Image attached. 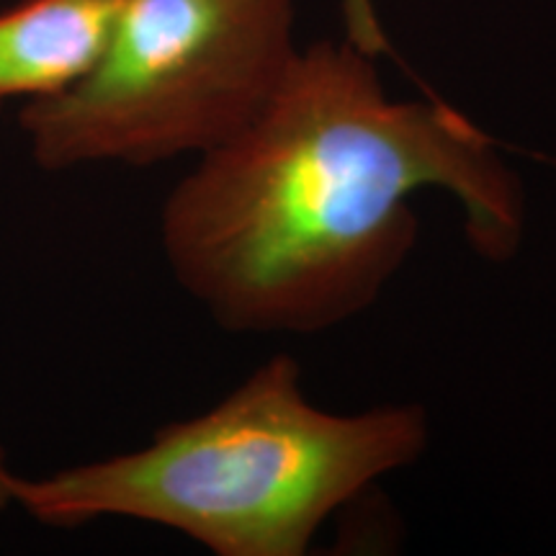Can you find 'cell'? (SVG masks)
I'll use <instances>...</instances> for the list:
<instances>
[{
	"label": "cell",
	"instance_id": "cell-1",
	"mask_svg": "<svg viewBox=\"0 0 556 556\" xmlns=\"http://www.w3.org/2000/svg\"><path fill=\"white\" fill-rule=\"evenodd\" d=\"M374 60L348 39L296 50L258 116L165 199V261L225 330L319 332L371 307L426 189L456 201L479 258L518 253L523 184L495 139L438 99H389Z\"/></svg>",
	"mask_w": 556,
	"mask_h": 556
},
{
	"label": "cell",
	"instance_id": "cell-2",
	"mask_svg": "<svg viewBox=\"0 0 556 556\" xmlns=\"http://www.w3.org/2000/svg\"><path fill=\"white\" fill-rule=\"evenodd\" d=\"M426 446L420 405L328 413L281 353L144 446L45 477L16 475L13 507L50 528L122 518L170 528L217 556H302L340 507Z\"/></svg>",
	"mask_w": 556,
	"mask_h": 556
},
{
	"label": "cell",
	"instance_id": "cell-3",
	"mask_svg": "<svg viewBox=\"0 0 556 556\" xmlns=\"http://www.w3.org/2000/svg\"><path fill=\"white\" fill-rule=\"evenodd\" d=\"M296 0H122L86 78L21 106L45 173L157 165L222 148L266 106L294 60Z\"/></svg>",
	"mask_w": 556,
	"mask_h": 556
},
{
	"label": "cell",
	"instance_id": "cell-4",
	"mask_svg": "<svg viewBox=\"0 0 556 556\" xmlns=\"http://www.w3.org/2000/svg\"><path fill=\"white\" fill-rule=\"evenodd\" d=\"M122 0H18L0 11V109L52 99L99 62Z\"/></svg>",
	"mask_w": 556,
	"mask_h": 556
},
{
	"label": "cell",
	"instance_id": "cell-5",
	"mask_svg": "<svg viewBox=\"0 0 556 556\" xmlns=\"http://www.w3.org/2000/svg\"><path fill=\"white\" fill-rule=\"evenodd\" d=\"M343 11L351 45H356L366 54H374V58L389 50V39L379 24L374 0H343Z\"/></svg>",
	"mask_w": 556,
	"mask_h": 556
},
{
	"label": "cell",
	"instance_id": "cell-6",
	"mask_svg": "<svg viewBox=\"0 0 556 556\" xmlns=\"http://www.w3.org/2000/svg\"><path fill=\"white\" fill-rule=\"evenodd\" d=\"M13 479H16V471L11 469L9 454L0 446V513L13 507Z\"/></svg>",
	"mask_w": 556,
	"mask_h": 556
}]
</instances>
